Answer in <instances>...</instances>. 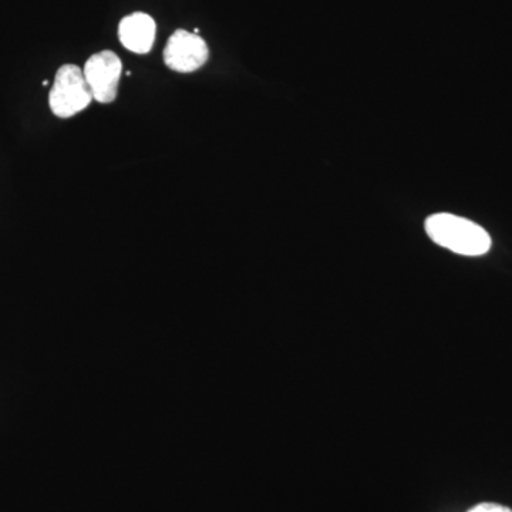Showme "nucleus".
<instances>
[{
	"instance_id": "f257e3e1",
	"label": "nucleus",
	"mask_w": 512,
	"mask_h": 512,
	"mask_svg": "<svg viewBox=\"0 0 512 512\" xmlns=\"http://www.w3.org/2000/svg\"><path fill=\"white\" fill-rule=\"evenodd\" d=\"M426 232L431 241L460 255L480 256L491 248V237L483 227L453 214L431 215Z\"/></svg>"
},
{
	"instance_id": "f03ea898",
	"label": "nucleus",
	"mask_w": 512,
	"mask_h": 512,
	"mask_svg": "<svg viewBox=\"0 0 512 512\" xmlns=\"http://www.w3.org/2000/svg\"><path fill=\"white\" fill-rule=\"evenodd\" d=\"M92 100V90L87 84L83 69L76 64H64L60 67L49 94L53 114L60 119H69L89 107Z\"/></svg>"
},
{
	"instance_id": "7ed1b4c3",
	"label": "nucleus",
	"mask_w": 512,
	"mask_h": 512,
	"mask_svg": "<svg viewBox=\"0 0 512 512\" xmlns=\"http://www.w3.org/2000/svg\"><path fill=\"white\" fill-rule=\"evenodd\" d=\"M123 64L120 57L110 50L96 53L84 66L83 73L92 90L93 100L99 103H113L117 97Z\"/></svg>"
},
{
	"instance_id": "20e7f679",
	"label": "nucleus",
	"mask_w": 512,
	"mask_h": 512,
	"mask_svg": "<svg viewBox=\"0 0 512 512\" xmlns=\"http://www.w3.org/2000/svg\"><path fill=\"white\" fill-rule=\"evenodd\" d=\"M208 46L197 33L177 30L168 39L164 49V62L178 73H192L207 63Z\"/></svg>"
},
{
	"instance_id": "39448f33",
	"label": "nucleus",
	"mask_w": 512,
	"mask_h": 512,
	"mask_svg": "<svg viewBox=\"0 0 512 512\" xmlns=\"http://www.w3.org/2000/svg\"><path fill=\"white\" fill-rule=\"evenodd\" d=\"M121 45L137 55H146L156 40V22L147 13H133L120 22Z\"/></svg>"
},
{
	"instance_id": "423d86ee",
	"label": "nucleus",
	"mask_w": 512,
	"mask_h": 512,
	"mask_svg": "<svg viewBox=\"0 0 512 512\" xmlns=\"http://www.w3.org/2000/svg\"><path fill=\"white\" fill-rule=\"evenodd\" d=\"M468 512H512V510L503 507V505L484 503L478 504L477 507L471 508Z\"/></svg>"
}]
</instances>
